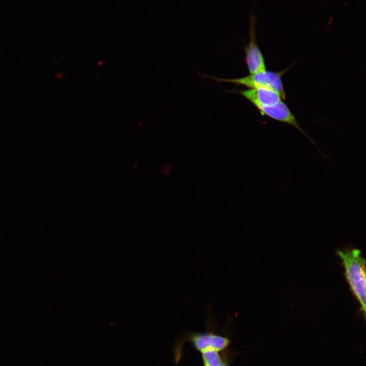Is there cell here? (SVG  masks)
Masks as SVG:
<instances>
[{
  "label": "cell",
  "instance_id": "6da1fadb",
  "mask_svg": "<svg viewBox=\"0 0 366 366\" xmlns=\"http://www.w3.org/2000/svg\"><path fill=\"white\" fill-rule=\"evenodd\" d=\"M337 254L344 269V274L350 291L358 302L360 311L365 316V260L360 250L348 248L338 250Z\"/></svg>",
  "mask_w": 366,
  "mask_h": 366
},
{
  "label": "cell",
  "instance_id": "7a4b0ae2",
  "mask_svg": "<svg viewBox=\"0 0 366 366\" xmlns=\"http://www.w3.org/2000/svg\"><path fill=\"white\" fill-rule=\"evenodd\" d=\"M288 68L281 72L267 71L266 70L245 77L233 79L216 78L219 81L230 82L242 85L250 88H266L278 93L283 99L286 97V93L282 80V77L288 71Z\"/></svg>",
  "mask_w": 366,
  "mask_h": 366
},
{
  "label": "cell",
  "instance_id": "3957f363",
  "mask_svg": "<svg viewBox=\"0 0 366 366\" xmlns=\"http://www.w3.org/2000/svg\"><path fill=\"white\" fill-rule=\"evenodd\" d=\"M250 20V41L245 49L246 62L250 74H254L266 70L263 56L257 46L255 37V25L256 16L251 13Z\"/></svg>",
  "mask_w": 366,
  "mask_h": 366
},
{
  "label": "cell",
  "instance_id": "277c9868",
  "mask_svg": "<svg viewBox=\"0 0 366 366\" xmlns=\"http://www.w3.org/2000/svg\"><path fill=\"white\" fill-rule=\"evenodd\" d=\"M255 107L262 115L267 116L274 120L286 123L293 126L305 135L311 142L316 145L315 142L301 128L295 117L287 105L282 101L272 105H257Z\"/></svg>",
  "mask_w": 366,
  "mask_h": 366
},
{
  "label": "cell",
  "instance_id": "5b68a950",
  "mask_svg": "<svg viewBox=\"0 0 366 366\" xmlns=\"http://www.w3.org/2000/svg\"><path fill=\"white\" fill-rule=\"evenodd\" d=\"M240 94L255 106L274 105L283 99L281 95L277 92L263 87L250 88L242 90L240 92Z\"/></svg>",
  "mask_w": 366,
  "mask_h": 366
},
{
  "label": "cell",
  "instance_id": "8992f818",
  "mask_svg": "<svg viewBox=\"0 0 366 366\" xmlns=\"http://www.w3.org/2000/svg\"><path fill=\"white\" fill-rule=\"evenodd\" d=\"M191 339L196 348L200 351L208 348L221 350L230 342L227 338L211 332L193 333Z\"/></svg>",
  "mask_w": 366,
  "mask_h": 366
},
{
  "label": "cell",
  "instance_id": "52a82bcc",
  "mask_svg": "<svg viewBox=\"0 0 366 366\" xmlns=\"http://www.w3.org/2000/svg\"><path fill=\"white\" fill-rule=\"evenodd\" d=\"M202 352L204 366H217L221 363V359L217 350L208 348Z\"/></svg>",
  "mask_w": 366,
  "mask_h": 366
},
{
  "label": "cell",
  "instance_id": "ba28073f",
  "mask_svg": "<svg viewBox=\"0 0 366 366\" xmlns=\"http://www.w3.org/2000/svg\"><path fill=\"white\" fill-rule=\"evenodd\" d=\"M217 366H227V364H225V363H220L219 365H218Z\"/></svg>",
  "mask_w": 366,
  "mask_h": 366
}]
</instances>
